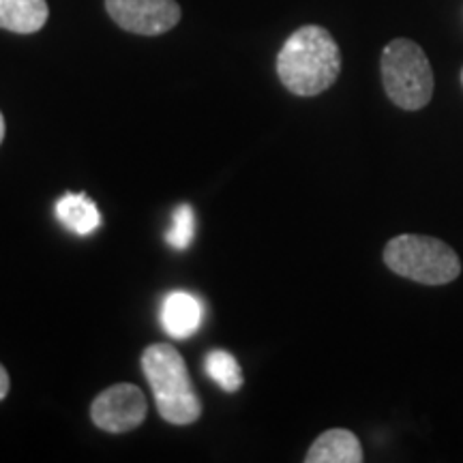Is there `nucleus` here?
Returning a JSON list of instances; mask_svg holds the SVG:
<instances>
[{
	"mask_svg": "<svg viewBox=\"0 0 463 463\" xmlns=\"http://www.w3.org/2000/svg\"><path fill=\"white\" fill-rule=\"evenodd\" d=\"M50 17L45 0H0V28L17 34L42 31Z\"/></svg>",
	"mask_w": 463,
	"mask_h": 463,
	"instance_id": "9",
	"label": "nucleus"
},
{
	"mask_svg": "<svg viewBox=\"0 0 463 463\" xmlns=\"http://www.w3.org/2000/svg\"><path fill=\"white\" fill-rule=\"evenodd\" d=\"M307 463H361L363 447L358 438L347 430L324 431L316 438L305 455Z\"/></svg>",
	"mask_w": 463,
	"mask_h": 463,
	"instance_id": "8",
	"label": "nucleus"
},
{
	"mask_svg": "<svg viewBox=\"0 0 463 463\" xmlns=\"http://www.w3.org/2000/svg\"><path fill=\"white\" fill-rule=\"evenodd\" d=\"M204 320V305L198 297L184 289H174L164 298L161 307V324L174 339H189L200 331Z\"/></svg>",
	"mask_w": 463,
	"mask_h": 463,
	"instance_id": "7",
	"label": "nucleus"
},
{
	"mask_svg": "<svg viewBox=\"0 0 463 463\" xmlns=\"http://www.w3.org/2000/svg\"><path fill=\"white\" fill-rule=\"evenodd\" d=\"M380 69L386 95L395 106L416 112L431 101V65L420 45L412 39H392L382 52Z\"/></svg>",
	"mask_w": 463,
	"mask_h": 463,
	"instance_id": "4",
	"label": "nucleus"
},
{
	"mask_svg": "<svg viewBox=\"0 0 463 463\" xmlns=\"http://www.w3.org/2000/svg\"><path fill=\"white\" fill-rule=\"evenodd\" d=\"M204 372L225 392H236L242 386V369L234 354L225 350H211L204 358Z\"/></svg>",
	"mask_w": 463,
	"mask_h": 463,
	"instance_id": "11",
	"label": "nucleus"
},
{
	"mask_svg": "<svg viewBox=\"0 0 463 463\" xmlns=\"http://www.w3.org/2000/svg\"><path fill=\"white\" fill-rule=\"evenodd\" d=\"M5 140V116L0 112V144Z\"/></svg>",
	"mask_w": 463,
	"mask_h": 463,
	"instance_id": "14",
	"label": "nucleus"
},
{
	"mask_svg": "<svg viewBox=\"0 0 463 463\" xmlns=\"http://www.w3.org/2000/svg\"><path fill=\"white\" fill-rule=\"evenodd\" d=\"M142 369L161 419L172 425H191L202 416L200 395L189 378L187 363L176 347L153 344L144 350Z\"/></svg>",
	"mask_w": 463,
	"mask_h": 463,
	"instance_id": "2",
	"label": "nucleus"
},
{
	"mask_svg": "<svg viewBox=\"0 0 463 463\" xmlns=\"http://www.w3.org/2000/svg\"><path fill=\"white\" fill-rule=\"evenodd\" d=\"M341 73V52L326 28L309 24L292 33L277 56L281 84L298 97H316L331 89Z\"/></svg>",
	"mask_w": 463,
	"mask_h": 463,
	"instance_id": "1",
	"label": "nucleus"
},
{
	"mask_svg": "<svg viewBox=\"0 0 463 463\" xmlns=\"http://www.w3.org/2000/svg\"><path fill=\"white\" fill-rule=\"evenodd\" d=\"M58 222L71 230L73 234L89 236L101 225V213L86 194H69L56 202Z\"/></svg>",
	"mask_w": 463,
	"mask_h": 463,
	"instance_id": "10",
	"label": "nucleus"
},
{
	"mask_svg": "<svg viewBox=\"0 0 463 463\" xmlns=\"http://www.w3.org/2000/svg\"><path fill=\"white\" fill-rule=\"evenodd\" d=\"M106 9L123 31L144 37L164 34L181 22L176 0H106Z\"/></svg>",
	"mask_w": 463,
	"mask_h": 463,
	"instance_id": "6",
	"label": "nucleus"
},
{
	"mask_svg": "<svg viewBox=\"0 0 463 463\" xmlns=\"http://www.w3.org/2000/svg\"><path fill=\"white\" fill-rule=\"evenodd\" d=\"M194 236H195V213L189 204H181L176 211H174L172 223L165 232V242L172 249L183 251V249H187L191 242H194Z\"/></svg>",
	"mask_w": 463,
	"mask_h": 463,
	"instance_id": "12",
	"label": "nucleus"
},
{
	"mask_svg": "<svg viewBox=\"0 0 463 463\" xmlns=\"http://www.w3.org/2000/svg\"><path fill=\"white\" fill-rule=\"evenodd\" d=\"M461 84H463V71H461Z\"/></svg>",
	"mask_w": 463,
	"mask_h": 463,
	"instance_id": "15",
	"label": "nucleus"
},
{
	"mask_svg": "<svg viewBox=\"0 0 463 463\" xmlns=\"http://www.w3.org/2000/svg\"><path fill=\"white\" fill-rule=\"evenodd\" d=\"M9 389H11L9 373H7V369H5L3 364H0V402H3V399L9 395Z\"/></svg>",
	"mask_w": 463,
	"mask_h": 463,
	"instance_id": "13",
	"label": "nucleus"
},
{
	"mask_svg": "<svg viewBox=\"0 0 463 463\" xmlns=\"http://www.w3.org/2000/svg\"><path fill=\"white\" fill-rule=\"evenodd\" d=\"M384 264L392 273L425 286H444L461 273V262L453 249L422 234H402L386 242Z\"/></svg>",
	"mask_w": 463,
	"mask_h": 463,
	"instance_id": "3",
	"label": "nucleus"
},
{
	"mask_svg": "<svg viewBox=\"0 0 463 463\" xmlns=\"http://www.w3.org/2000/svg\"><path fill=\"white\" fill-rule=\"evenodd\" d=\"M148 414L146 395L136 384H114L95 397L90 419L108 433H127L140 427Z\"/></svg>",
	"mask_w": 463,
	"mask_h": 463,
	"instance_id": "5",
	"label": "nucleus"
}]
</instances>
